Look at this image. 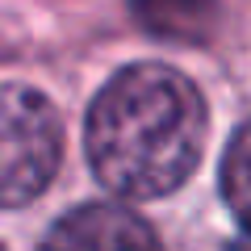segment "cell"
I'll list each match as a JSON object with an SVG mask.
<instances>
[{"mask_svg": "<svg viewBox=\"0 0 251 251\" xmlns=\"http://www.w3.org/2000/svg\"><path fill=\"white\" fill-rule=\"evenodd\" d=\"M209 138L205 97L168 63H134L97 92L84 143L97 180L130 201L168 197L197 172Z\"/></svg>", "mask_w": 251, "mask_h": 251, "instance_id": "obj_1", "label": "cell"}, {"mask_svg": "<svg viewBox=\"0 0 251 251\" xmlns=\"http://www.w3.org/2000/svg\"><path fill=\"white\" fill-rule=\"evenodd\" d=\"M63 122L46 92L0 84V209H17L42 193L59 172Z\"/></svg>", "mask_w": 251, "mask_h": 251, "instance_id": "obj_2", "label": "cell"}, {"mask_svg": "<svg viewBox=\"0 0 251 251\" xmlns=\"http://www.w3.org/2000/svg\"><path fill=\"white\" fill-rule=\"evenodd\" d=\"M243 151H247V130H234V138H230V147H226V201H230V209H234V218L243 214V201H247V184H243Z\"/></svg>", "mask_w": 251, "mask_h": 251, "instance_id": "obj_4", "label": "cell"}, {"mask_svg": "<svg viewBox=\"0 0 251 251\" xmlns=\"http://www.w3.org/2000/svg\"><path fill=\"white\" fill-rule=\"evenodd\" d=\"M0 251H4V247H0Z\"/></svg>", "mask_w": 251, "mask_h": 251, "instance_id": "obj_5", "label": "cell"}, {"mask_svg": "<svg viewBox=\"0 0 251 251\" xmlns=\"http://www.w3.org/2000/svg\"><path fill=\"white\" fill-rule=\"evenodd\" d=\"M38 251H163L151 222L113 201L67 209L59 222L46 230Z\"/></svg>", "mask_w": 251, "mask_h": 251, "instance_id": "obj_3", "label": "cell"}]
</instances>
